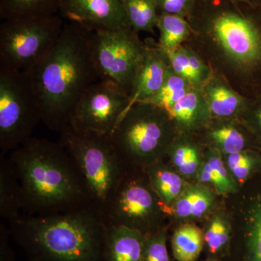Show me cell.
<instances>
[{
	"instance_id": "d4e9b609",
	"label": "cell",
	"mask_w": 261,
	"mask_h": 261,
	"mask_svg": "<svg viewBox=\"0 0 261 261\" xmlns=\"http://www.w3.org/2000/svg\"><path fill=\"white\" fill-rule=\"evenodd\" d=\"M173 256L176 261H196L205 249L203 231L195 223L180 224L171 238Z\"/></svg>"
},
{
	"instance_id": "8fae6325",
	"label": "cell",
	"mask_w": 261,
	"mask_h": 261,
	"mask_svg": "<svg viewBox=\"0 0 261 261\" xmlns=\"http://www.w3.org/2000/svg\"><path fill=\"white\" fill-rule=\"evenodd\" d=\"M129 105L127 94L111 84L98 81L79 99L69 126L78 132L110 136Z\"/></svg>"
},
{
	"instance_id": "1f68e13d",
	"label": "cell",
	"mask_w": 261,
	"mask_h": 261,
	"mask_svg": "<svg viewBox=\"0 0 261 261\" xmlns=\"http://www.w3.org/2000/svg\"><path fill=\"white\" fill-rule=\"evenodd\" d=\"M168 228L145 235L141 261H173L168 253Z\"/></svg>"
},
{
	"instance_id": "3957f363",
	"label": "cell",
	"mask_w": 261,
	"mask_h": 261,
	"mask_svg": "<svg viewBox=\"0 0 261 261\" xmlns=\"http://www.w3.org/2000/svg\"><path fill=\"white\" fill-rule=\"evenodd\" d=\"M9 160L21 187L23 214H59L92 205L80 170L60 141L32 137Z\"/></svg>"
},
{
	"instance_id": "9c48e42d",
	"label": "cell",
	"mask_w": 261,
	"mask_h": 261,
	"mask_svg": "<svg viewBox=\"0 0 261 261\" xmlns=\"http://www.w3.org/2000/svg\"><path fill=\"white\" fill-rule=\"evenodd\" d=\"M102 215L108 227L124 226L145 235L166 226L163 221L167 218L166 207L142 168H128Z\"/></svg>"
},
{
	"instance_id": "e0dca14e",
	"label": "cell",
	"mask_w": 261,
	"mask_h": 261,
	"mask_svg": "<svg viewBox=\"0 0 261 261\" xmlns=\"http://www.w3.org/2000/svg\"><path fill=\"white\" fill-rule=\"evenodd\" d=\"M177 135L196 137L212 118L200 89L192 88L168 112Z\"/></svg>"
},
{
	"instance_id": "4fadbf2b",
	"label": "cell",
	"mask_w": 261,
	"mask_h": 261,
	"mask_svg": "<svg viewBox=\"0 0 261 261\" xmlns=\"http://www.w3.org/2000/svg\"><path fill=\"white\" fill-rule=\"evenodd\" d=\"M196 140L207 148L214 149L223 156L245 149H259L261 142L239 118L212 119Z\"/></svg>"
},
{
	"instance_id": "52a82bcc",
	"label": "cell",
	"mask_w": 261,
	"mask_h": 261,
	"mask_svg": "<svg viewBox=\"0 0 261 261\" xmlns=\"http://www.w3.org/2000/svg\"><path fill=\"white\" fill-rule=\"evenodd\" d=\"M65 23L60 14L3 20L0 63L27 73L54 47Z\"/></svg>"
},
{
	"instance_id": "603a6c76",
	"label": "cell",
	"mask_w": 261,
	"mask_h": 261,
	"mask_svg": "<svg viewBox=\"0 0 261 261\" xmlns=\"http://www.w3.org/2000/svg\"><path fill=\"white\" fill-rule=\"evenodd\" d=\"M168 56L171 69L187 81L192 88H202L214 73L200 55L187 46H182Z\"/></svg>"
},
{
	"instance_id": "d590c367",
	"label": "cell",
	"mask_w": 261,
	"mask_h": 261,
	"mask_svg": "<svg viewBox=\"0 0 261 261\" xmlns=\"http://www.w3.org/2000/svg\"><path fill=\"white\" fill-rule=\"evenodd\" d=\"M239 1L252 5H261V0H239Z\"/></svg>"
},
{
	"instance_id": "74e56055",
	"label": "cell",
	"mask_w": 261,
	"mask_h": 261,
	"mask_svg": "<svg viewBox=\"0 0 261 261\" xmlns=\"http://www.w3.org/2000/svg\"><path fill=\"white\" fill-rule=\"evenodd\" d=\"M233 1H235V0H233ZM238 1H239V0H238Z\"/></svg>"
},
{
	"instance_id": "44dd1931",
	"label": "cell",
	"mask_w": 261,
	"mask_h": 261,
	"mask_svg": "<svg viewBox=\"0 0 261 261\" xmlns=\"http://www.w3.org/2000/svg\"><path fill=\"white\" fill-rule=\"evenodd\" d=\"M195 181L208 185L218 195H228L238 192L239 185L231 177L222 154L214 149H204V159Z\"/></svg>"
},
{
	"instance_id": "836d02e7",
	"label": "cell",
	"mask_w": 261,
	"mask_h": 261,
	"mask_svg": "<svg viewBox=\"0 0 261 261\" xmlns=\"http://www.w3.org/2000/svg\"><path fill=\"white\" fill-rule=\"evenodd\" d=\"M197 0H157L159 15H178L187 18L195 8Z\"/></svg>"
},
{
	"instance_id": "f1b7e54d",
	"label": "cell",
	"mask_w": 261,
	"mask_h": 261,
	"mask_svg": "<svg viewBox=\"0 0 261 261\" xmlns=\"http://www.w3.org/2000/svg\"><path fill=\"white\" fill-rule=\"evenodd\" d=\"M130 28L154 34L159 19L157 0H122Z\"/></svg>"
},
{
	"instance_id": "4dcf8cb0",
	"label": "cell",
	"mask_w": 261,
	"mask_h": 261,
	"mask_svg": "<svg viewBox=\"0 0 261 261\" xmlns=\"http://www.w3.org/2000/svg\"><path fill=\"white\" fill-rule=\"evenodd\" d=\"M192 88L187 81L176 74L170 67L162 87L146 102L155 105L168 112Z\"/></svg>"
},
{
	"instance_id": "8992f818",
	"label": "cell",
	"mask_w": 261,
	"mask_h": 261,
	"mask_svg": "<svg viewBox=\"0 0 261 261\" xmlns=\"http://www.w3.org/2000/svg\"><path fill=\"white\" fill-rule=\"evenodd\" d=\"M64 146L83 178L91 204L102 213L128 168L110 136L78 132L68 126L60 132Z\"/></svg>"
},
{
	"instance_id": "ffe728a7",
	"label": "cell",
	"mask_w": 261,
	"mask_h": 261,
	"mask_svg": "<svg viewBox=\"0 0 261 261\" xmlns=\"http://www.w3.org/2000/svg\"><path fill=\"white\" fill-rule=\"evenodd\" d=\"M151 187L157 195L166 211L173 205L190 183L165 159L145 168Z\"/></svg>"
},
{
	"instance_id": "2e32d148",
	"label": "cell",
	"mask_w": 261,
	"mask_h": 261,
	"mask_svg": "<svg viewBox=\"0 0 261 261\" xmlns=\"http://www.w3.org/2000/svg\"><path fill=\"white\" fill-rule=\"evenodd\" d=\"M200 91L212 119H240L250 101L217 73H213Z\"/></svg>"
},
{
	"instance_id": "cb8c5ba5",
	"label": "cell",
	"mask_w": 261,
	"mask_h": 261,
	"mask_svg": "<svg viewBox=\"0 0 261 261\" xmlns=\"http://www.w3.org/2000/svg\"><path fill=\"white\" fill-rule=\"evenodd\" d=\"M23 211V195L18 178L9 159L0 156V216L16 219Z\"/></svg>"
},
{
	"instance_id": "30bf717a",
	"label": "cell",
	"mask_w": 261,
	"mask_h": 261,
	"mask_svg": "<svg viewBox=\"0 0 261 261\" xmlns=\"http://www.w3.org/2000/svg\"><path fill=\"white\" fill-rule=\"evenodd\" d=\"M147 43L130 27L92 33V61L98 79L129 97ZM130 98V97H129Z\"/></svg>"
},
{
	"instance_id": "f546056e",
	"label": "cell",
	"mask_w": 261,
	"mask_h": 261,
	"mask_svg": "<svg viewBox=\"0 0 261 261\" xmlns=\"http://www.w3.org/2000/svg\"><path fill=\"white\" fill-rule=\"evenodd\" d=\"M223 158L228 172L239 186L251 178L261 168V153L259 149H245Z\"/></svg>"
},
{
	"instance_id": "8d00e7d4",
	"label": "cell",
	"mask_w": 261,
	"mask_h": 261,
	"mask_svg": "<svg viewBox=\"0 0 261 261\" xmlns=\"http://www.w3.org/2000/svg\"><path fill=\"white\" fill-rule=\"evenodd\" d=\"M205 261H219V260H215V259L207 258V259H206Z\"/></svg>"
},
{
	"instance_id": "7c38bea8",
	"label": "cell",
	"mask_w": 261,
	"mask_h": 261,
	"mask_svg": "<svg viewBox=\"0 0 261 261\" xmlns=\"http://www.w3.org/2000/svg\"><path fill=\"white\" fill-rule=\"evenodd\" d=\"M59 14L94 32L130 27L122 0H61Z\"/></svg>"
},
{
	"instance_id": "83f0119b",
	"label": "cell",
	"mask_w": 261,
	"mask_h": 261,
	"mask_svg": "<svg viewBox=\"0 0 261 261\" xmlns=\"http://www.w3.org/2000/svg\"><path fill=\"white\" fill-rule=\"evenodd\" d=\"M240 261H261V198L247 214L240 240Z\"/></svg>"
},
{
	"instance_id": "ac0fdd59",
	"label": "cell",
	"mask_w": 261,
	"mask_h": 261,
	"mask_svg": "<svg viewBox=\"0 0 261 261\" xmlns=\"http://www.w3.org/2000/svg\"><path fill=\"white\" fill-rule=\"evenodd\" d=\"M203 147L195 137L177 135L165 159L187 181H195L204 159Z\"/></svg>"
},
{
	"instance_id": "ba28073f",
	"label": "cell",
	"mask_w": 261,
	"mask_h": 261,
	"mask_svg": "<svg viewBox=\"0 0 261 261\" xmlns=\"http://www.w3.org/2000/svg\"><path fill=\"white\" fill-rule=\"evenodd\" d=\"M39 121L40 110L29 75L0 63V156L32 138Z\"/></svg>"
},
{
	"instance_id": "7a4b0ae2",
	"label": "cell",
	"mask_w": 261,
	"mask_h": 261,
	"mask_svg": "<svg viewBox=\"0 0 261 261\" xmlns=\"http://www.w3.org/2000/svg\"><path fill=\"white\" fill-rule=\"evenodd\" d=\"M92 33L80 24L65 21L54 47L27 72L42 121L58 133L69 126L84 92L99 81L92 61Z\"/></svg>"
},
{
	"instance_id": "6da1fadb",
	"label": "cell",
	"mask_w": 261,
	"mask_h": 261,
	"mask_svg": "<svg viewBox=\"0 0 261 261\" xmlns=\"http://www.w3.org/2000/svg\"><path fill=\"white\" fill-rule=\"evenodd\" d=\"M187 20L191 35L184 45L245 97L261 93V5L197 0Z\"/></svg>"
},
{
	"instance_id": "9a60e30c",
	"label": "cell",
	"mask_w": 261,
	"mask_h": 261,
	"mask_svg": "<svg viewBox=\"0 0 261 261\" xmlns=\"http://www.w3.org/2000/svg\"><path fill=\"white\" fill-rule=\"evenodd\" d=\"M217 196L208 185L190 182L181 195L166 210L167 218L180 224L207 219L216 211Z\"/></svg>"
},
{
	"instance_id": "5bb4252c",
	"label": "cell",
	"mask_w": 261,
	"mask_h": 261,
	"mask_svg": "<svg viewBox=\"0 0 261 261\" xmlns=\"http://www.w3.org/2000/svg\"><path fill=\"white\" fill-rule=\"evenodd\" d=\"M169 68L167 53L158 43H147L132 84L129 107L136 102H147L153 97L162 87Z\"/></svg>"
},
{
	"instance_id": "484cf974",
	"label": "cell",
	"mask_w": 261,
	"mask_h": 261,
	"mask_svg": "<svg viewBox=\"0 0 261 261\" xmlns=\"http://www.w3.org/2000/svg\"><path fill=\"white\" fill-rule=\"evenodd\" d=\"M61 0H0V18L10 19L59 14Z\"/></svg>"
},
{
	"instance_id": "277c9868",
	"label": "cell",
	"mask_w": 261,
	"mask_h": 261,
	"mask_svg": "<svg viewBox=\"0 0 261 261\" xmlns=\"http://www.w3.org/2000/svg\"><path fill=\"white\" fill-rule=\"evenodd\" d=\"M107 228L93 205L59 214H22L9 221L10 235L29 261H106Z\"/></svg>"
},
{
	"instance_id": "5b68a950",
	"label": "cell",
	"mask_w": 261,
	"mask_h": 261,
	"mask_svg": "<svg viewBox=\"0 0 261 261\" xmlns=\"http://www.w3.org/2000/svg\"><path fill=\"white\" fill-rule=\"evenodd\" d=\"M176 135L165 110L141 102L127 109L110 138L128 168L145 169L165 159Z\"/></svg>"
},
{
	"instance_id": "4316f807",
	"label": "cell",
	"mask_w": 261,
	"mask_h": 261,
	"mask_svg": "<svg viewBox=\"0 0 261 261\" xmlns=\"http://www.w3.org/2000/svg\"><path fill=\"white\" fill-rule=\"evenodd\" d=\"M157 29L159 32L158 44L168 55L182 47L191 35L188 20L178 15H159Z\"/></svg>"
},
{
	"instance_id": "e575fe53",
	"label": "cell",
	"mask_w": 261,
	"mask_h": 261,
	"mask_svg": "<svg viewBox=\"0 0 261 261\" xmlns=\"http://www.w3.org/2000/svg\"><path fill=\"white\" fill-rule=\"evenodd\" d=\"M9 228L0 224V261H15V255L9 244Z\"/></svg>"
},
{
	"instance_id": "d6986e66",
	"label": "cell",
	"mask_w": 261,
	"mask_h": 261,
	"mask_svg": "<svg viewBox=\"0 0 261 261\" xmlns=\"http://www.w3.org/2000/svg\"><path fill=\"white\" fill-rule=\"evenodd\" d=\"M145 235L124 226L108 227L105 257L106 261H141Z\"/></svg>"
},
{
	"instance_id": "d6a6232c",
	"label": "cell",
	"mask_w": 261,
	"mask_h": 261,
	"mask_svg": "<svg viewBox=\"0 0 261 261\" xmlns=\"http://www.w3.org/2000/svg\"><path fill=\"white\" fill-rule=\"evenodd\" d=\"M240 119L247 129L261 142V93L250 99L246 109Z\"/></svg>"
},
{
	"instance_id": "7402d4cb",
	"label": "cell",
	"mask_w": 261,
	"mask_h": 261,
	"mask_svg": "<svg viewBox=\"0 0 261 261\" xmlns=\"http://www.w3.org/2000/svg\"><path fill=\"white\" fill-rule=\"evenodd\" d=\"M207 258L221 261L229 256L233 240V229L227 215L216 210L207 218L202 228Z\"/></svg>"
}]
</instances>
